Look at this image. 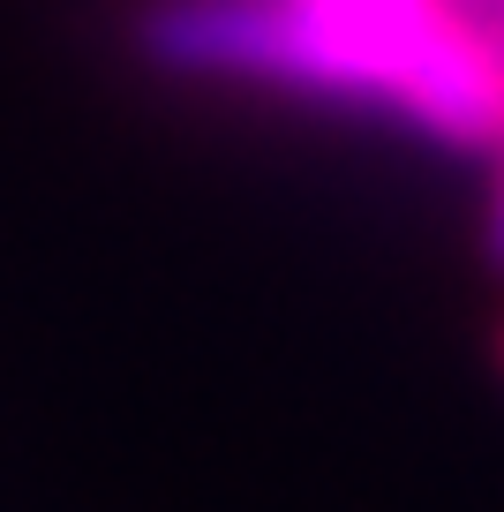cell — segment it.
I'll use <instances>...</instances> for the list:
<instances>
[{
	"mask_svg": "<svg viewBox=\"0 0 504 512\" xmlns=\"http://www.w3.org/2000/svg\"><path fill=\"white\" fill-rule=\"evenodd\" d=\"M384 53L392 106L429 136L497 151L504 136V61L444 8V0H309Z\"/></svg>",
	"mask_w": 504,
	"mask_h": 512,
	"instance_id": "cell-1",
	"label": "cell"
},
{
	"mask_svg": "<svg viewBox=\"0 0 504 512\" xmlns=\"http://www.w3.org/2000/svg\"><path fill=\"white\" fill-rule=\"evenodd\" d=\"M482 256L504 279V136H497V181H489V219H482Z\"/></svg>",
	"mask_w": 504,
	"mask_h": 512,
	"instance_id": "cell-2",
	"label": "cell"
},
{
	"mask_svg": "<svg viewBox=\"0 0 504 512\" xmlns=\"http://www.w3.org/2000/svg\"><path fill=\"white\" fill-rule=\"evenodd\" d=\"M497 369H504V332H497Z\"/></svg>",
	"mask_w": 504,
	"mask_h": 512,
	"instance_id": "cell-3",
	"label": "cell"
}]
</instances>
